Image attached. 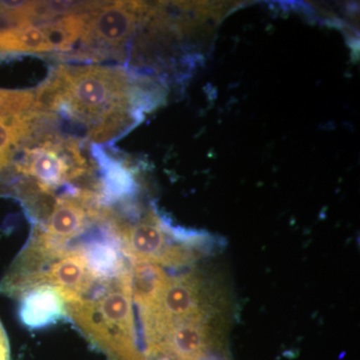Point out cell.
Returning a JSON list of instances; mask_svg holds the SVG:
<instances>
[{"label":"cell","mask_w":360,"mask_h":360,"mask_svg":"<svg viewBox=\"0 0 360 360\" xmlns=\"http://www.w3.org/2000/svg\"><path fill=\"white\" fill-rule=\"evenodd\" d=\"M149 98L122 68L59 65L35 92L32 110L63 113L90 139L108 141L139 122Z\"/></svg>","instance_id":"obj_1"},{"label":"cell","mask_w":360,"mask_h":360,"mask_svg":"<svg viewBox=\"0 0 360 360\" xmlns=\"http://www.w3.org/2000/svg\"><path fill=\"white\" fill-rule=\"evenodd\" d=\"M68 317L108 360H148L135 323L130 270L68 303Z\"/></svg>","instance_id":"obj_2"},{"label":"cell","mask_w":360,"mask_h":360,"mask_svg":"<svg viewBox=\"0 0 360 360\" xmlns=\"http://www.w3.org/2000/svg\"><path fill=\"white\" fill-rule=\"evenodd\" d=\"M118 229L123 250L131 262L174 266L191 260V255L184 245L170 243V227L155 212L148 213L134 224L120 221Z\"/></svg>","instance_id":"obj_3"},{"label":"cell","mask_w":360,"mask_h":360,"mask_svg":"<svg viewBox=\"0 0 360 360\" xmlns=\"http://www.w3.org/2000/svg\"><path fill=\"white\" fill-rule=\"evenodd\" d=\"M92 200L94 194L89 191H77L58 198L49 219L34 231L32 239L49 250H66L73 239L82 236L90 220L101 213L91 206Z\"/></svg>","instance_id":"obj_4"},{"label":"cell","mask_w":360,"mask_h":360,"mask_svg":"<svg viewBox=\"0 0 360 360\" xmlns=\"http://www.w3.org/2000/svg\"><path fill=\"white\" fill-rule=\"evenodd\" d=\"M86 163L75 144L44 142L26 153L20 170L32 177L44 193L63 186L84 174Z\"/></svg>","instance_id":"obj_5"},{"label":"cell","mask_w":360,"mask_h":360,"mask_svg":"<svg viewBox=\"0 0 360 360\" xmlns=\"http://www.w3.org/2000/svg\"><path fill=\"white\" fill-rule=\"evenodd\" d=\"M148 13L142 2L115 1L104 4L87 13L82 41L106 47L127 44L134 35L139 21Z\"/></svg>","instance_id":"obj_6"},{"label":"cell","mask_w":360,"mask_h":360,"mask_svg":"<svg viewBox=\"0 0 360 360\" xmlns=\"http://www.w3.org/2000/svg\"><path fill=\"white\" fill-rule=\"evenodd\" d=\"M18 316L30 330L53 326L68 317V303L63 291L56 286L40 284L28 288L20 296Z\"/></svg>","instance_id":"obj_7"},{"label":"cell","mask_w":360,"mask_h":360,"mask_svg":"<svg viewBox=\"0 0 360 360\" xmlns=\"http://www.w3.org/2000/svg\"><path fill=\"white\" fill-rule=\"evenodd\" d=\"M168 281L169 277L160 265L148 262H131L130 291L132 302L136 303L139 312L148 311L155 307Z\"/></svg>","instance_id":"obj_8"},{"label":"cell","mask_w":360,"mask_h":360,"mask_svg":"<svg viewBox=\"0 0 360 360\" xmlns=\"http://www.w3.org/2000/svg\"><path fill=\"white\" fill-rule=\"evenodd\" d=\"M54 51L45 25H26L0 30V52Z\"/></svg>","instance_id":"obj_9"},{"label":"cell","mask_w":360,"mask_h":360,"mask_svg":"<svg viewBox=\"0 0 360 360\" xmlns=\"http://www.w3.org/2000/svg\"><path fill=\"white\" fill-rule=\"evenodd\" d=\"M35 115L37 113L30 110L22 115L0 116V163L4 167L21 141L32 131Z\"/></svg>","instance_id":"obj_10"},{"label":"cell","mask_w":360,"mask_h":360,"mask_svg":"<svg viewBox=\"0 0 360 360\" xmlns=\"http://www.w3.org/2000/svg\"><path fill=\"white\" fill-rule=\"evenodd\" d=\"M35 92L0 89V116L22 115L32 110Z\"/></svg>","instance_id":"obj_11"},{"label":"cell","mask_w":360,"mask_h":360,"mask_svg":"<svg viewBox=\"0 0 360 360\" xmlns=\"http://www.w3.org/2000/svg\"><path fill=\"white\" fill-rule=\"evenodd\" d=\"M0 360H11V347L6 329L0 321Z\"/></svg>","instance_id":"obj_12"}]
</instances>
